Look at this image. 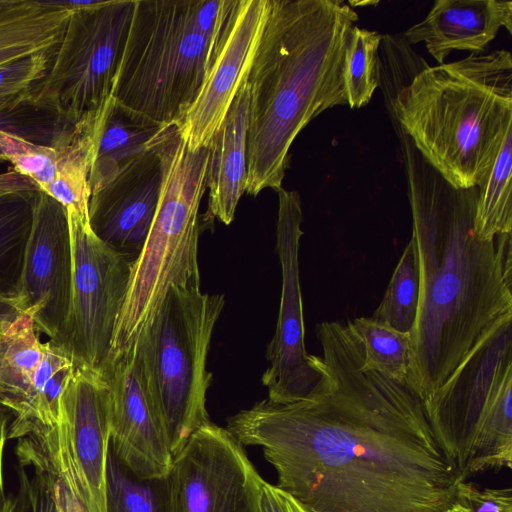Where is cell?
<instances>
[{
    "label": "cell",
    "instance_id": "obj_1",
    "mask_svg": "<svg viewBox=\"0 0 512 512\" xmlns=\"http://www.w3.org/2000/svg\"><path fill=\"white\" fill-rule=\"evenodd\" d=\"M329 379L289 404L264 399L227 420L242 444L262 448L277 487L307 512H444L465 481L440 448L423 400L362 368L348 321L316 326Z\"/></svg>",
    "mask_w": 512,
    "mask_h": 512
},
{
    "label": "cell",
    "instance_id": "obj_2",
    "mask_svg": "<svg viewBox=\"0 0 512 512\" xmlns=\"http://www.w3.org/2000/svg\"><path fill=\"white\" fill-rule=\"evenodd\" d=\"M403 158L419 266L407 386L425 400L512 313V237L476 238L478 187H452L417 150Z\"/></svg>",
    "mask_w": 512,
    "mask_h": 512
},
{
    "label": "cell",
    "instance_id": "obj_3",
    "mask_svg": "<svg viewBox=\"0 0 512 512\" xmlns=\"http://www.w3.org/2000/svg\"><path fill=\"white\" fill-rule=\"evenodd\" d=\"M358 19L340 0H268L246 78L248 195L281 188L299 132L325 110L347 105L345 48Z\"/></svg>",
    "mask_w": 512,
    "mask_h": 512
},
{
    "label": "cell",
    "instance_id": "obj_4",
    "mask_svg": "<svg viewBox=\"0 0 512 512\" xmlns=\"http://www.w3.org/2000/svg\"><path fill=\"white\" fill-rule=\"evenodd\" d=\"M393 121L452 187H479L512 128V55L500 49L380 85Z\"/></svg>",
    "mask_w": 512,
    "mask_h": 512
},
{
    "label": "cell",
    "instance_id": "obj_5",
    "mask_svg": "<svg viewBox=\"0 0 512 512\" xmlns=\"http://www.w3.org/2000/svg\"><path fill=\"white\" fill-rule=\"evenodd\" d=\"M148 143L161 162L159 200L144 246L133 261L107 363L149 325L171 287L200 286L199 207L207 189L209 147L190 150L178 124L162 126Z\"/></svg>",
    "mask_w": 512,
    "mask_h": 512
},
{
    "label": "cell",
    "instance_id": "obj_6",
    "mask_svg": "<svg viewBox=\"0 0 512 512\" xmlns=\"http://www.w3.org/2000/svg\"><path fill=\"white\" fill-rule=\"evenodd\" d=\"M197 9L198 0H135L113 99L159 124L181 125L226 33L207 36Z\"/></svg>",
    "mask_w": 512,
    "mask_h": 512
},
{
    "label": "cell",
    "instance_id": "obj_7",
    "mask_svg": "<svg viewBox=\"0 0 512 512\" xmlns=\"http://www.w3.org/2000/svg\"><path fill=\"white\" fill-rule=\"evenodd\" d=\"M423 404L436 441L464 480L512 467V313Z\"/></svg>",
    "mask_w": 512,
    "mask_h": 512
},
{
    "label": "cell",
    "instance_id": "obj_8",
    "mask_svg": "<svg viewBox=\"0 0 512 512\" xmlns=\"http://www.w3.org/2000/svg\"><path fill=\"white\" fill-rule=\"evenodd\" d=\"M225 305L223 294L200 286L171 287L138 336L151 392L174 458L210 422L206 394L213 375L207 356Z\"/></svg>",
    "mask_w": 512,
    "mask_h": 512
},
{
    "label": "cell",
    "instance_id": "obj_9",
    "mask_svg": "<svg viewBox=\"0 0 512 512\" xmlns=\"http://www.w3.org/2000/svg\"><path fill=\"white\" fill-rule=\"evenodd\" d=\"M135 0H106L72 11L45 77L30 94L63 120L78 124L100 113L114 78Z\"/></svg>",
    "mask_w": 512,
    "mask_h": 512
},
{
    "label": "cell",
    "instance_id": "obj_10",
    "mask_svg": "<svg viewBox=\"0 0 512 512\" xmlns=\"http://www.w3.org/2000/svg\"><path fill=\"white\" fill-rule=\"evenodd\" d=\"M67 214L72 289L64 329L55 343L70 357L74 368L101 374L108 361L135 257L100 240L92 231L89 218Z\"/></svg>",
    "mask_w": 512,
    "mask_h": 512
},
{
    "label": "cell",
    "instance_id": "obj_11",
    "mask_svg": "<svg viewBox=\"0 0 512 512\" xmlns=\"http://www.w3.org/2000/svg\"><path fill=\"white\" fill-rule=\"evenodd\" d=\"M275 250L282 288L275 334L267 345L270 366L262 376L268 400L289 404L308 397L328 379L322 357L309 355L304 342L303 303L299 274V248L303 235L301 199L296 191L279 188Z\"/></svg>",
    "mask_w": 512,
    "mask_h": 512
},
{
    "label": "cell",
    "instance_id": "obj_12",
    "mask_svg": "<svg viewBox=\"0 0 512 512\" xmlns=\"http://www.w3.org/2000/svg\"><path fill=\"white\" fill-rule=\"evenodd\" d=\"M175 512H260L262 477L243 445L211 421L173 458Z\"/></svg>",
    "mask_w": 512,
    "mask_h": 512
},
{
    "label": "cell",
    "instance_id": "obj_13",
    "mask_svg": "<svg viewBox=\"0 0 512 512\" xmlns=\"http://www.w3.org/2000/svg\"><path fill=\"white\" fill-rule=\"evenodd\" d=\"M73 259L66 208L47 193L34 195L33 223L15 290L22 313L56 342L64 329L72 289Z\"/></svg>",
    "mask_w": 512,
    "mask_h": 512
},
{
    "label": "cell",
    "instance_id": "obj_14",
    "mask_svg": "<svg viewBox=\"0 0 512 512\" xmlns=\"http://www.w3.org/2000/svg\"><path fill=\"white\" fill-rule=\"evenodd\" d=\"M101 375L111 397L110 444L139 478L166 475L173 457L154 401L137 338Z\"/></svg>",
    "mask_w": 512,
    "mask_h": 512
},
{
    "label": "cell",
    "instance_id": "obj_15",
    "mask_svg": "<svg viewBox=\"0 0 512 512\" xmlns=\"http://www.w3.org/2000/svg\"><path fill=\"white\" fill-rule=\"evenodd\" d=\"M111 397L104 377L74 368L61 400L59 429L86 512H105Z\"/></svg>",
    "mask_w": 512,
    "mask_h": 512
},
{
    "label": "cell",
    "instance_id": "obj_16",
    "mask_svg": "<svg viewBox=\"0 0 512 512\" xmlns=\"http://www.w3.org/2000/svg\"><path fill=\"white\" fill-rule=\"evenodd\" d=\"M268 11V0H236L224 42L180 129L190 150L208 146L246 81Z\"/></svg>",
    "mask_w": 512,
    "mask_h": 512
},
{
    "label": "cell",
    "instance_id": "obj_17",
    "mask_svg": "<svg viewBox=\"0 0 512 512\" xmlns=\"http://www.w3.org/2000/svg\"><path fill=\"white\" fill-rule=\"evenodd\" d=\"M161 178L159 156L148 143L109 183L91 193L88 217L94 234L136 258L154 219Z\"/></svg>",
    "mask_w": 512,
    "mask_h": 512
},
{
    "label": "cell",
    "instance_id": "obj_18",
    "mask_svg": "<svg viewBox=\"0 0 512 512\" xmlns=\"http://www.w3.org/2000/svg\"><path fill=\"white\" fill-rule=\"evenodd\" d=\"M501 28L512 33L511 1L437 0L426 17L403 35L410 45L424 43L443 64L453 51L480 54Z\"/></svg>",
    "mask_w": 512,
    "mask_h": 512
},
{
    "label": "cell",
    "instance_id": "obj_19",
    "mask_svg": "<svg viewBox=\"0 0 512 512\" xmlns=\"http://www.w3.org/2000/svg\"><path fill=\"white\" fill-rule=\"evenodd\" d=\"M250 96L245 81L233 99L209 147L206 185L208 217L229 225L245 192Z\"/></svg>",
    "mask_w": 512,
    "mask_h": 512
},
{
    "label": "cell",
    "instance_id": "obj_20",
    "mask_svg": "<svg viewBox=\"0 0 512 512\" xmlns=\"http://www.w3.org/2000/svg\"><path fill=\"white\" fill-rule=\"evenodd\" d=\"M39 334L25 313L0 330V402L13 413L10 426L29 417L34 380L45 352Z\"/></svg>",
    "mask_w": 512,
    "mask_h": 512
},
{
    "label": "cell",
    "instance_id": "obj_21",
    "mask_svg": "<svg viewBox=\"0 0 512 512\" xmlns=\"http://www.w3.org/2000/svg\"><path fill=\"white\" fill-rule=\"evenodd\" d=\"M70 14L49 1L0 0V66L55 50Z\"/></svg>",
    "mask_w": 512,
    "mask_h": 512
},
{
    "label": "cell",
    "instance_id": "obj_22",
    "mask_svg": "<svg viewBox=\"0 0 512 512\" xmlns=\"http://www.w3.org/2000/svg\"><path fill=\"white\" fill-rule=\"evenodd\" d=\"M162 126L111 97L90 167L91 193L109 183L122 167L143 153Z\"/></svg>",
    "mask_w": 512,
    "mask_h": 512
},
{
    "label": "cell",
    "instance_id": "obj_23",
    "mask_svg": "<svg viewBox=\"0 0 512 512\" xmlns=\"http://www.w3.org/2000/svg\"><path fill=\"white\" fill-rule=\"evenodd\" d=\"M105 512H175L169 472L160 477L139 478L118 457L109 442Z\"/></svg>",
    "mask_w": 512,
    "mask_h": 512
},
{
    "label": "cell",
    "instance_id": "obj_24",
    "mask_svg": "<svg viewBox=\"0 0 512 512\" xmlns=\"http://www.w3.org/2000/svg\"><path fill=\"white\" fill-rule=\"evenodd\" d=\"M73 371V362L66 352L52 340L46 341L34 380L29 417L25 423L9 428V439H17L34 427L61 423L62 395Z\"/></svg>",
    "mask_w": 512,
    "mask_h": 512
},
{
    "label": "cell",
    "instance_id": "obj_25",
    "mask_svg": "<svg viewBox=\"0 0 512 512\" xmlns=\"http://www.w3.org/2000/svg\"><path fill=\"white\" fill-rule=\"evenodd\" d=\"M18 461L34 462L52 475L59 512H86L78 497V489L64 441L55 427L38 428L17 440Z\"/></svg>",
    "mask_w": 512,
    "mask_h": 512
},
{
    "label": "cell",
    "instance_id": "obj_26",
    "mask_svg": "<svg viewBox=\"0 0 512 512\" xmlns=\"http://www.w3.org/2000/svg\"><path fill=\"white\" fill-rule=\"evenodd\" d=\"M512 128L506 133L496 160L478 187L474 235L489 240L512 231Z\"/></svg>",
    "mask_w": 512,
    "mask_h": 512
},
{
    "label": "cell",
    "instance_id": "obj_27",
    "mask_svg": "<svg viewBox=\"0 0 512 512\" xmlns=\"http://www.w3.org/2000/svg\"><path fill=\"white\" fill-rule=\"evenodd\" d=\"M36 190L0 195V291L15 294L33 223Z\"/></svg>",
    "mask_w": 512,
    "mask_h": 512
},
{
    "label": "cell",
    "instance_id": "obj_28",
    "mask_svg": "<svg viewBox=\"0 0 512 512\" xmlns=\"http://www.w3.org/2000/svg\"><path fill=\"white\" fill-rule=\"evenodd\" d=\"M347 321L363 348L362 368L407 385L412 359L410 333L399 332L372 317Z\"/></svg>",
    "mask_w": 512,
    "mask_h": 512
},
{
    "label": "cell",
    "instance_id": "obj_29",
    "mask_svg": "<svg viewBox=\"0 0 512 512\" xmlns=\"http://www.w3.org/2000/svg\"><path fill=\"white\" fill-rule=\"evenodd\" d=\"M74 124L39 104L27 92L0 98V133L39 146H55Z\"/></svg>",
    "mask_w": 512,
    "mask_h": 512
},
{
    "label": "cell",
    "instance_id": "obj_30",
    "mask_svg": "<svg viewBox=\"0 0 512 512\" xmlns=\"http://www.w3.org/2000/svg\"><path fill=\"white\" fill-rule=\"evenodd\" d=\"M382 35L354 26L347 38L343 84L347 105L352 109L366 106L380 84L379 47Z\"/></svg>",
    "mask_w": 512,
    "mask_h": 512
},
{
    "label": "cell",
    "instance_id": "obj_31",
    "mask_svg": "<svg viewBox=\"0 0 512 512\" xmlns=\"http://www.w3.org/2000/svg\"><path fill=\"white\" fill-rule=\"evenodd\" d=\"M419 302V266L413 240L410 239L391 276L381 303L371 316L391 328L410 333Z\"/></svg>",
    "mask_w": 512,
    "mask_h": 512
},
{
    "label": "cell",
    "instance_id": "obj_32",
    "mask_svg": "<svg viewBox=\"0 0 512 512\" xmlns=\"http://www.w3.org/2000/svg\"><path fill=\"white\" fill-rule=\"evenodd\" d=\"M17 490L6 496L0 512H59L51 473L34 462L18 461Z\"/></svg>",
    "mask_w": 512,
    "mask_h": 512
},
{
    "label": "cell",
    "instance_id": "obj_33",
    "mask_svg": "<svg viewBox=\"0 0 512 512\" xmlns=\"http://www.w3.org/2000/svg\"><path fill=\"white\" fill-rule=\"evenodd\" d=\"M55 51L37 53L0 66V98L31 90L45 77Z\"/></svg>",
    "mask_w": 512,
    "mask_h": 512
},
{
    "label": "cell",
    "instance_id": "obj_34",
    "mask_svg": "<svg viewBox=\"0 0 512 512\" xmlns=\"http://www.w3.org/2000/svg\"><path fill=\"white\" fill-rule=\"evenodd\" d=\"M453 506L457 512H512V490L482 488L462 481L458 484Z\"/></svg>",
    "mask_w": 512,
    "mask_h": 512
},
{
    "label": "cell",
    "instance_id": "obj_35",
    "mask_svg": "<svg viewBox=\"0 0 512 512\" xmlns=\"http://www.w3.org/2000/svg\"><path fill=\"white\" fill-rule=\"evenodd\" d=\"M260 512H307L290 494L276 485L262 481Z\"/></svg>",
    "mask_w": 512,
    "mask_h": 512
},
{
    "label": "cell",
    "instance_id": "obj_36",
    "mask_svg": "<svg viewBox=\"0 0 512 512\" xmlns=\"http://www.w3.org/2000/svg\"><path fill=\"white\" fill-rule=\"evenodd\" d=\"M36 189L38 188L30 179L21 175L12 167L0 173V195L14 191Z\"/></svg>",
    "mask_w": 512,
    "mask_h": 512
},
{
    "label": "cell",
    "instance_id": "obj_37",
    "mask_svg": "<svg viewBox=\"0 0 512 512\" xmlns=\"http://www.w3.org/2000/svg\"><path fill=\"white\" fill-rule=\"evenodd\" d=\"M12 420V411L0 402V506L6 497L3 479V457L5 445L9 439V427Z\"/></svg>",
    "mask_w": 512,
    "mask_h": 512
},
{
    "label": "cell",
    "instance_id": "obj_38",
    "mask_svg": "<svg viewBox=\"0 0 512 512\" xmlns=\"http://www.w3.org/2000/svg\"><path fill=\"white\" fill-rule=\"evenodd\" d=\"M21 313L16 295L0 302V330L8 321L14 319Z\"/></svg>",
    "mask_w": 512,
    "mask_h": 512
},
{
    "label": "cell",
    "instance_id": "obj_39",
    "mask_svg": "<svg viewBox=\"0 0 512 512\" xmlns=\"http://www.w3.org/2000/svg\"><path fill=\"white\" fill-rule=\"evenodd\" d=\"M12 294L9 292L0 291V302L4 301L8 297H10Z\"/></svg>",
    "mask_w": 512,
    "mask_h": 512
},
{
    "label": "cell",
    "instance_id": "obj_40",
    "mask_svg": "<svg viewBox=\"0 0 512 512\" xmlns=\"http://www.w3.org/2000/svg\"><path fill=\"white\" fill-rule=\"evenodd\" d=\"M444 512H457V510L454 506H452L451 508H449L448 510H446Z\"/></svg>",
    "mask_w": 512,
    "mask_h": 512
}]
</instances>
